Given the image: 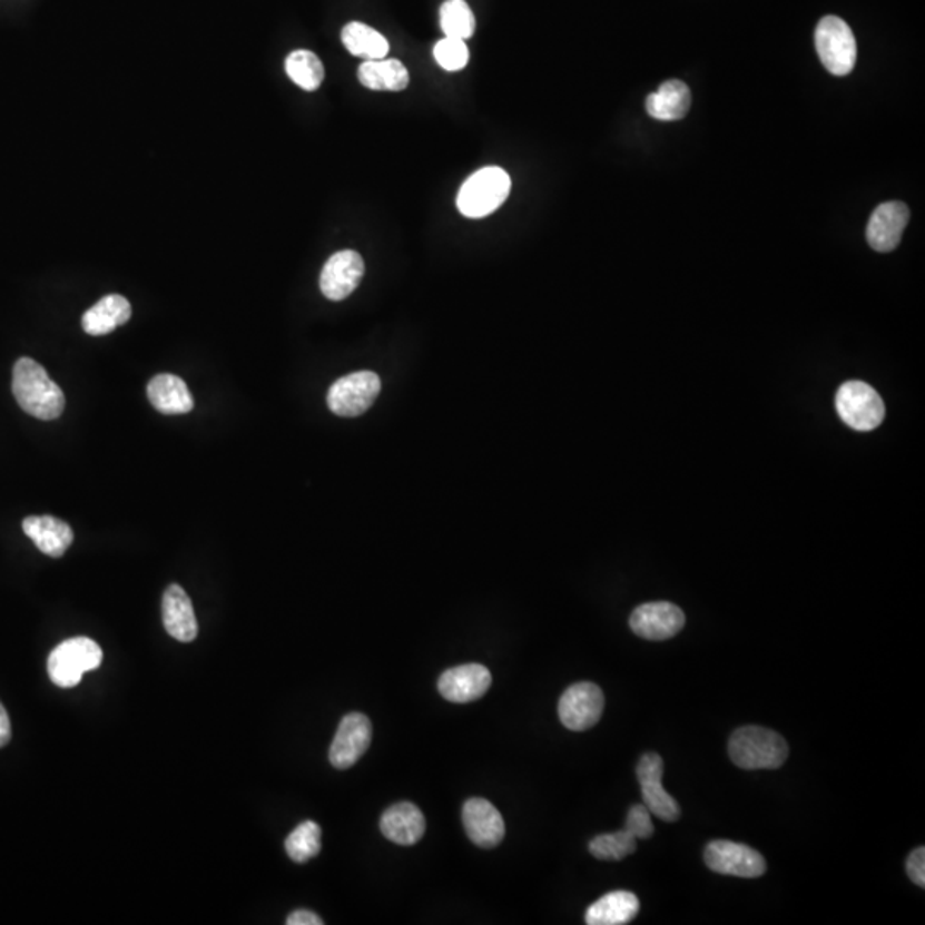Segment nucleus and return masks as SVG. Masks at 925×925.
<instances>
[{"label": "nucleus", "instance_id": "obj_25", "mask_svg": "<svg viewBox=\"0 0 925 925\" xmlns=\"http://www.w3.org/2000/svg\"><path fill=\"white\" fill-rule=\"evenodd\" d=\"M342 41L352 56L362 57L365 60L386 59L390 52L386 38L380 31L358 21H352L343 28Z\"/></svg>", "mask_w": 925, "mask_h": 925}, {"label": "nucleus", "instance_id": "obj_19", "mask_svg": "<svg viewBox=\"0 0 925 925\" xmlns=\"http://www.w3.org/2000/svg\"><path fill=\"white\" fill-rule=\"evenodd\" d=\"M23 532L33 540L40 552L53 559L62 558L75 540L72 528L53 516H28L23 521Z\"/></svg>", "mask_w": 925, "mask_h": 925}, {"label": "nucleus", "instance_id": "obj_31", "mask_svg": "<svg viewBox=\"0 0 925 925\" xmlns=\"http://www.w3.org/2000/svg\"><path fill=\"white\" fill-rule=\"evenodd\" d=\"M624 829H628L636 840H648L655 833L653 823H651L650 810L648 807L636 804L629 809L628 818H626Z\"/></svg>", "mask_w": 925, "mask_h": 925}, {"label": "nucleus", "instance_id": "obj_13", "mask_svg": "<svg viewBox=\"0 0 925 925\" xmlns=\"http://www.w3.org/2000/svg\"><path fill=\"white\" fill-rule=\"evenodd\" d=\"M371 739V720L362 714L346 715L329 747V761L338 769L352 768L367 751Z\"/></svg>", "mask_w": 925, "mask_h": 925}, {"label": "nucleus", "instance_id": "obj_12", "mask_svg": "<svg viewBox=\"0 0 925 925\" xmlns=\"http://www.w3.org/2000/svg\"><path fill=\"white\" fill-rule=\"evenodd\" d=\"M636 774H638V781H640L641 794H643L644 806L648 810L663 821H677L680 818V807L663 788L662 758L655 752H648L638 762Z\"/></svg>", "mask_w": 925, "mask_h": 925}, {"label": "nucleus", "instance_id": "obj_16", "mask_svg": "<svg viewBox=\"0 0 925 925\" xmlns=\"http://www.w3.org/2000/svg\"><path fill=\"white\" fill-rule=\"evenodd\" d=\"M492 685L488 667L480 663L454 667L439 679V692L453 702H470L482 698Z\"/></svg>", "mask_w": 925, "mask_h": 925}, {"label": "nucleus", "instance_id": "obj_24", "mask_svg": "<svg viewBox=\"0 0 925 925\" xmlns=\"http://www.w3.org/2000/svg\"><path fill=\"white\" fill-rule=\"evenodd\" d=\"M358 79L372 91H403L410 82L409 69L396 59L365 60Z\"/></svg>", "mask_w": 925, "mask_h": 925}, {"label": "nucleus", "instance_id": "obj_2", "mask_svg": "<svg viewBox=\"0 0 925 925\" xmlns=\"http://www.w3.org/2000/svg\"><path fill=\"white\" fill-rule=\"evenodd\" d=\"M729 755L742 769H777L787 761L788 744L765 727H740L730 737Z\"/></svg>", "mask_w": 925, "mask_h": 925}, {"label": "nucleus", "instance_id": "obj_17", "mask_svg": "<svg viewBox=\"0 0 925 925\" xmlns=\"http://www.w3.org/2000/svg\"><path fill=\"white\" fill-rule=\"evenodd\" d=\"M380 826L387 840L403 845V847H412L424 836L425 818L415 804L400 803L394 804L383 814Z\"/></svg>", "mask_w": 925, "mask_h": 925}, {"label": "nucleus", "instance_id": "obj_32", "mask_svg": "<svg viewBox=\"0 0 925 925\" xmlns=\"http://www.w3.org/2000/svg\"><path fill=\"white\" fill-rule=\"evenodd\" d=\"M907 873L915 885L924 888L925 886V848L918 847L912 852L907 860Z\"/></svg>", "mask_w": 925, "mask_h": 925}, {"label": "nucleus", "instance_id": "obj_3", "mask_svg": "<svg viewBox=\"0 0 925 925\" xmlns=\"http://www.w3.org/2000/svg\"><path fill=\"white\" fill-rule=\"evenodd\" d=\"M511 193V177L499 167H485L461 186L456 205L466 218H483L504 205Z\"/></svg>", "mask_w": 925, "mask_h": 925}, {"label": "nucleus", "instance_id": "obj_5", "mask_svg": "<svg viewBox=\"0 0 925 925\" xmlns=\"http://www.w3.org/2000/svg\"><path fill=\"white\" fill-rule=\"evenodd\" d=\"M816 50L823 66L833 76H847L857 62V41L844 19L826 16L819 21L814 35Z\"/></svg>", "mask_w": 925, "mask_h": 925}, {"label": "nucleus", "instance_id": "obj_23", "mask_svg": "<svg viewBox=\"0 0 925 925\" xmlns=\"http://www.w3.org/2000/svg\"><path fill=\"white\" fill-rule=\"evenodd\" d=\"M640 912V899L629 892L607 893L584 915L588 925H624Z\"/></svg>", "mask_w": 925, "mask_h": 925}, {"label": "nucleus", "instance_id": "obj_7", "mask_svg": "<svg viewBox=\"0 0 925 925\" xmlns=\"http://www.w3.org/2000/svg\"><path fill=\"white\" fill-rule=\"evenodd\" d=\"M381 393L376 372L358 371L335 381L327 391V406L340 416H358L371 409Z\"/></svg>", "mask_w": 925, "mask_h": 925}, {"label": "nucleus", "instance_id": "obj_11", "mask_svg": "<svg viewBox=\"0 0 925 925\" xmlns=\"http://www.w3.org/2000/svg\"><path fill=\"white\" fill-rule=\"evenodd\" d=\"M685 624V612L669 602L644 603L629 617L632 632L648 641L670 640Z\"/></svg>", "mask_w": 925, "mask_h": 925}, {"label": "nucleus", "instance_id": "obj_6", "mask_svg": "<svg viewBox=\"0 0 925 925\" xmlns=\"http://www.w3.org/2000/svg\"><path fill=\"white\" fill-rule=\"evenodd\" d=\"M835 405L842 421L855 431H874L885 421V403L877 391L863 381L842 384Z\"/></svg>", "mask_w": 925, "mask_h": 925}, {"label": "nucleus", "instance_id": "obj_15", "mask_svg": "<svg viewBox=\"0 0 925 925\" xmlns=\"http://www.w3.org/2000/svg\"><path fill=\"white\" fill-rule=\"evenodd\" d=\"M463 826L470 840L480 848H494L504 840L505 825L501 813L489 800L473 797L463 806Z\"/></svg>", "mask_w": 925, "mask_h": 925}, {"label": "nucleus", "instance_id": "obj_9", "mask_svg": "<svg viewBox=\"0 0 925 925\" xmlns=\"http://www.w3.org/2000/svg\"><path fill=\"white\" fill-rule=\"evenodd\" d=\"M705 863L714 873L725 876L759 877L766 873V860L758 850L734 842H711L705 848Z\"/></svg>", "mask_w": 925, "mask_h": 925}, {"label": "nucleus", "instance_id": "obj_33", "mask_svg": "<svg viewBox=\"0 0 925 925\" xmlns=\"http://www.w3.org/2000/svg\"><path fill=\"white\" fill-rule=\"evenodd\" d=\"M286 924L288 925H323V918H319V915L314 914V912L308 911H297L294 914L288 915L286 918Z\"/></svg>", "mask_w": 925, "mask_h": 925}, {"label": "nucleus", "instance_id": "obj_29", "mask_svg": "<svg viewBox=\"0 0 925 925\" xmlns=\"http://www.w3.org/2000/svg\"><path fill=\"white\" fill-rule=\"evenodd\" d=\"M590 852L593 857L600 860H622L636 852V838L628 831L607 833V835L594 836L590 842Z\"/></svg>", "mask_w": 925, "mask_h": 925}, {"label": "nucleus", "instance_id": "obj_20", "mask_svg": "<svg viewBox=\"0 0 925 925\" xmlns=\"http://www.w3.org/2000/svg\"><path fill=\"white\" fill-rule=\"evenodd\" d=\"M148 400L164 415L193 412L194 398L189 387L174 374H158L148 384Z\"/></svg>", "mask_w": 925, "mask_h": 925}, {"label": "nucleus", "instance_id": "obj_28", "mask_svg": "<svg viewBox=\"0 0 925 925\" xmlns=\"http://www.w3.org/2000/svg\"><path fill=\"white\" fill-rule=\"evenodd\" d=\"M475 16L465 0H446L441 8V28L450 38L469 40L475 33Z\"/></svg>", "mask_w": 925, "mask_h": 925}, {"label": "nucleus", "instance_id": "obj_27", "mask_svg": "<svg viewBox=\"0 0 925 925\" xmlns=\"http://www.w3.org/2000/svg\"><path fill=\"white\" fill-rule=\"evenodd\" d=\"M319 825L314 821H304L288 835L285 842V850L288 857L297 864H305L316 857L321 852Z\"/></svg>", "mask_w": 925, "mask_h": 925}, {"label": "nucleus", "instance_id": "obj_34", "mask_svg": "<svg viewBox=\"0 0 925 925\" xmlns=\"http://www.w3.org/2000/svg\"><path fill=\"white\" fill-rule=\"evenodd\" d=\"M11 740V720H9L8 711L0 702V747L8 746Z\"/></svg>", "mask_w": 925, "mask_h": 925}, {"label": "nucleus", "instance_id": "obj_10", "mask_svg": "<svg viewBox=\"0 0 925 925\" xmlns=\"http://www.w3.org/2000/svg\"><path fill=\"white\" fill-rule=\"evenodd\" d=\"M364 273V259L361 254L355 250H340L324 264L319 278L321 292L329 301H345L357 291Z\"/></svg>", "mask_w": 925, "mask_h": 925}, {"label": "nucleus", "instance_id": "obj_18", "mask_svg": "<svg viewBox=\"0 0 925 925\" xmlns=\"http://www.w3.org/2000/svg\"><path fill=\"white\" fill-rule=\"evenodd\" d=\"M161 612H164L165 629L171 638L180 641V643H190V641L196 640V613H194L189 594L186 593L183 587L170 584L165 590Z\"/></svg>", "mask_w": 925, "mask_h": 925}, {"label": "nucleus", "instance_id": "obj_14", "mask_svg": "<svg viewBox=\"0 0 925 925\" xmlns=\"http://www.w3.org/2000/svg\"><path fill=\"white\" fill-rule=\"evenodd\" d=\"M911 219V209L905 203H883L874 209L867 225V242L877 253H892L902 242L903 232Z\"/></svg>", "mask_w": 925, "mask_h": 925}, {"label": "nucleus", "instance_id": "obj_1", "mask_svg": "<svg viewBox=\"0 0 925 925\" xmlns=\"http://www.w3.org/2000/svg\"><path fill=\"white\" fill-rule=\"evenodd\" d=\"M12 393L18 405L38 421H56L66 406L62 390L33 358L23 357L16 362Z\"/></svg>", "mask_w": 925, "mask_h": 925}, {"label": "nucleus", "instance_id": "obj_4", "mask_svg": "<svg viewBox=\"0 0 925 925\" xmlns=\"http://www.w3.org/2000/svg\"><path fill=\"white\" fill-rule=\"evenodd\" d=\"M104 651L90 638H72L63 641L50 653L47 669L50 679L59 688H75L81 682L82 673L98 669Z\"/></svg>", "mask_w": 925, "mask_h": 925}, {"label": "nucleus", "instance_id": "obj_8", "mask_svg": "<svg viewBox=\"0 0 925 925\" xmlns=\"http://www.w3.org/2000/svg\"><path fill=\"white\" fill-rule=\"evenodd\" d=\"M606 708L602 689L593 682H578L559 699V718L565 729L583 732L599 724Z\"/></svg>", "mask_w": 925, "mask_h": 925}, {"label": "nucleus", "instance_id": "obj_22", "mask_svg": "<svg viewBox=\"0 0 925 925\" xmlns=\"http://www.w3.org/2000/svg\"><path fill=\"white\" fill-rule=\"evenodd\" d=\"M691 108V90L688 85L677 79L663 82L655 94L647 98V112L653 119L672 122L685 119Z\"/></svg>", "mask_w": 925, "mask_h": 925}, {"label": "nucleus", "instance_id": "obj_21", "mask_svg": "<svg viewBox=\"0 0 925 925\" xmlns=\"http://www.w3.org/2000/svg\"><path fill=\"white\" fill-rule=\"evenodd\" d=\"M130 316L132 307L126 297L117 294L107 295L86 311L81 321L82 329L91 336H105L126 324Z\"/></svg>", "mask_w": 925, "mask_h": 925}, {"label": "nucleus", "instance_id": "obj_26", "mask_svg": "<svg viewBox=\"0 0 925 925\" xmlns=\"http://www.w3.org/2000/svg\"><path fill=\"white\" fill-rule=\"evenodd\" d=\"M286 75L302 90L316 91L324 81V66L311 50H295L285 60Z\"/></svg>", "mask_w": 925, "mask_h": 925}, {"label": "nucleus", "instance_id": "obj_30", "mask_svg": "<svg viewBox=\"0 0 925 925\" xmlns=\"http://www.w3.org/2000/svg\"><path fill=\"white\" fill-rule=\"evenodd\" d=\"M434 57L439 66L446 69V71H461L469 63V47H466L465 40L446 37L435 43Z\"/></svg>", "mask_w": 925, "mask_h": 925}]
</instances>
